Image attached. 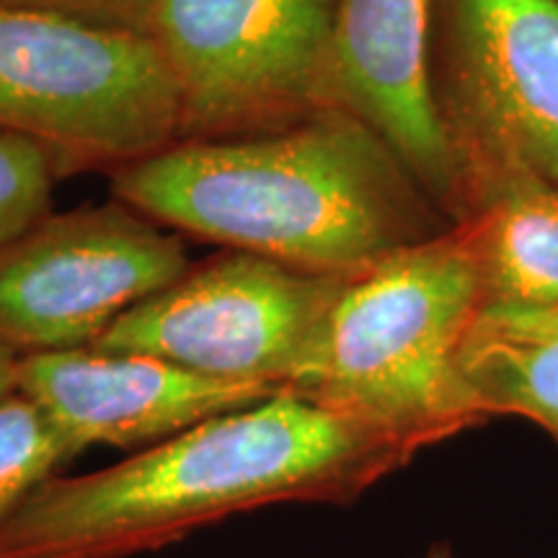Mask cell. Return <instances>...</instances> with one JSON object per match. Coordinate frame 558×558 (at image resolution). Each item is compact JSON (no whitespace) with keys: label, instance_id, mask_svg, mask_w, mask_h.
I'll return each instance as SVG.
<instances>
[{"label":"cell","instance_id":"6da1fadb","mask_svg":"<svg viewBox=\"0 0 558 558\" xmlns=\"http://www.w3.org/2000/svg\"><path fill=\"white\" fill-rule=\"evenodd\" d=\"M418 456L279 390L109 469L52 476L0 522V558H130L271 505H349Z\"/></svg>","mask_w":558,"mask_h":558},{"label":"cell","instance_id":"7a4b0ae2","mask_svg":"<svg viewBox=\"0 0 558 558\" xmlns=\"http://www.w3.org/2000/svg\"><path fill=\"white\" fill-rule=\"evenodd\" d=\"M111 192L163 228L333 277L456 226L388 140L339 107L275 130L177 140L117 169Z\"/></svg>","mask_w":558,"mask_h":558},{"label":"cell","instance_id":"3957f363","mask_svg":"<svg viewBox=\"0 0 558 558\" xmlns=\"http://www.w3.org/2000/svg\"><path fill=\"white\" fill-rule=\"evenodd\" d=\"M484 311L469 222L349 275L290 393L403 439L418 452L484 427L458 354Z\"/></svg>","mask_w":558,"mask_h":558},{"label":"cell","instance_id":"277c9868","mask_svg":"<svg viewBox=\"0 0 558 558\" xmlns=\"http://www.w3.org/2000/svg\"><path fill=\"white\" fill-rule=\"evenodd\" d=\"M432 99L458 222L509 186H558V0H437Z\"/></svg>","mask_w":558,"mask_h":558},{"label":"cell","instance_id":"5b68a950","mask_svg":"<svg viewBox=\"0 0 558 558\" xmlns=\"http://www.w3.org/2000/svg\"><path fill=\"white\" fill-rule=\"evenodd\" d=\"M0 132L122 169L181 140V104L148 34L0 5Z\"/></svg>","mask_w":558,"mask_h":558},{"label":"cell","instance_id":"8992f818","mask_svg":"<svg viewBox=\"0 0 558 558\" xmlns=\"http://www.w3.org/2000/svg\"><path fill=\"white\" fill-rule=\"evenodd\" d=\"M333 0H156L145 34L169 65L181 140L275 130L329 96Z\"/></svg>","mask_w":558,"mask_h":558},{"label":"cell","instance_id":"52a82bcc","mask_svg":"<svg viewBox=\"0 0 558 558\" xmlns=\"http://www.w3.org/2000/svg\"><path fill=\"white\" fill-rule=\"evenodd\" d=\"M344 279L228 248L137 303L90 347L290 390Z\"/></svg>","mask_w":558,"mask_h":558},{"label":"cell","instance_id":"ba28073f","mask_svg":"<svg viewBox=\"0 0 558 558\" xmlns=\"http://www.w3.org/2000/svg\"><path fill=\"white\" fill-rule=\"evenodd\" d=\"M190 267L177 233L120 199L45 215L0 248V347H90Z\"/></svg>","mask_w":558,"mask_h":558},{"label":"cell","instance_id":"9c48e42d","mask_svg":"<svg viewBox=\"0 0 558 558\" xmlns=\"http://www.w3.org/2000/svg\"><path fill=\"white\" fill-rule=\"evenodd\" d=\"M16 390L52 418L73 448H153L207 418L254 407L277 388L209 378L150 354L94 347L26 354Z\"/></svg>","mask_w":558,"mask_h":558},{"label":"cell","instance_id":"30bf717a","mask_svg":"<svg viewBox=\"0 0 558 558\" xmlns=\"http://www.w3.org/2000/svg\"><path fill=\"white\" fill-rule=\"evenodd\" d=\"M437 0H333L329 96L388 140L458 226L452 160L432 99Z\"/></svg>","mask_w":558,"mask_h":558},{"label":"cell","instance_id":"8fae6325","mask_svg":"<svg viewBox=\"0 0 558 558\" xmlns=\"http://www.w3.org/2000/svg\"><path fill=\"white\" fill-rule=\"evenodd\" d=\"M471 409L518 416L558 445V311L484 308L458 354Z\"/></svg>","mask_w":558,"mask_h":558},{"label":"cell","instance_id":"7c38bea8","mask_svg":"<svg viewBox=\"0 0 558 558\" xmlns=\"http://www.w3.org/2000/svg\"><path fill=\"white\" fill-rule=\"evenodd\" d=\"M469 222L484 308L558 311V186H509Z\"/></svg>","mask_w":558,"mask_h":558},{"label":"cell","instance_id":"4fadbf2b","mask_svg":"<svg viewBox=\"0 0 558 558\" xmlns=\"http://www.w3.org/2000/svg\"><path fill=\"white\" fill-rule=\"evenodd\" d=\"M78 456L73 442L32 399L13 390L0 399V522L32 497L34 488L58 476Z\"/></svg>","mask_w":558,"mask_h":558},{"label":"cell","instance_id":"5bb4252c","mask_svg":"<svg viewBox=\"0 0 558 558\" xmlns=\"http://www.w3.org/2000/svg\"><path fill=\"white\" fill-rule=\"evenodd\" d=\"M62 171L47 148L0 132V248L50 215L52 190Z\"/></svg>","mask_w":558,"mask_h":558},{"label":"cell","instance_id":"9a60e30c","mask_svg":"<svg viewBox=\"0 0 558 558\" xmlns=\"http://www.w3.org/2000/svg\"><path fill=\"white\" fill-rule=\"evenodd\" d=\"M153 3L156 0H0V5H13V9L58 13V16L140 34L148 29Z\"/></svg>","mask_w":558,"mask_h":558},{"label":"cell","instance_id":"2e32d148","mask_svg":"<svg viewBox=\"0 0 558 558\" xmlns=\"http://www.w3.org/2000/svg\"><path fill=\"white\" fill-rule=\"evenodd\" d=\"M16 354L9 352L5 347H0V399L16 390Z\"/></svg>","mask_w":558,"mask_h":558},{"label":"cell","instance_id":"e0dca14e","mask_svg":"<svg viewBox=\"0 0 558 558\" xmlns=\"http://www.w3.org/2000/svg\"><path fill=\"white\" fill-rule=\"evenodd\" d=\"M414 558H458V556H456V550H452L450 543H432L427 550H422V554Z\"/></svg>","mask_w":558,"mask_h":558}]
</instances>
